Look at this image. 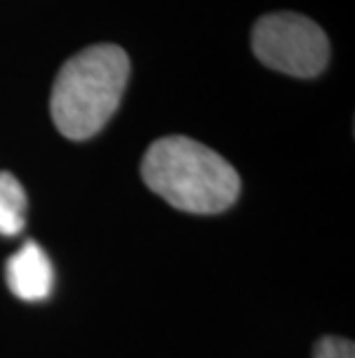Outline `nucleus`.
Listing matches in <instances>:
<instances>
[{
	"instance_id": "f257e3e1",
	"label": "nucleus",
	"mask_w": 355,
	"mask_h": 358,
	"mask_svg": "<svg viewBox=\"0 0 355 358\" xmlns=\"http://www.w3.org/2000/svg\"><path fill=\"white\" fill-rule=\"evenodd\" d=\"M141 178L173 208L194 215L222 213L240 196L238 171L213 148L180 134L150 143Z\"/></svg>"
},
{
	"instance_id": "f03ea898",
	"label": "nucleus",
	"mask_w": 355,
	"mask_h": 358,
	"mask_svg": "<svg viewBox=\"0 0 355 358\" xmlns=\"http://www.w3.org/2000/svg\"><path fill=\"white\" fill-rule=\"evenodd\" d=\"M130 79V56L116 44H93L60 67L51 88V118L72 141L95 136L118 111Z\"/></svg>"
},
{
	"instance_id": "7ed1b4c3",
	"label": "nucleus",
	"mask_w": 355,
	"mask_h": 358,
	"mask_svg": "<svg viewBox=\"0 0 355 358\" xmlns=\"http://www.w3.org/2000/svg\"><path fill=\"white\" fill-rule=\"evenodd\" d=\"M252 51L270 70L312 79L326 70L330 42L312 19L296 12H275L254 24Z\"/></svg>"
},
{
	"instance_id": "20e7f679",
	"label": "nucleus",
	"mask_w": 355,
	"mask_h": 358,
	"mask_svg": "<svg viewBox=\"0 0 355 358\" xmlns=\"http://www.w3.org/2000/svg\"><path fill=\"white\" fill-rule=\"evenodd\" d=\"M5 278L10 292L21 301L35 303L49 299L54 289V266L35 241H28L7 259Z\"/></svg>"
},
{
	"instance_id": "39448f33",
	"label": "nucleus",
	"mask_w": 355,
	"mask_h": 358,
	"mask_svg": "<svg viewBox=\"0 0 355 358\" xmlns=\"http://www.w3.org/2000/svg\"><path fill=\"white\" fill-rule=\"evenodd\" d=\"M28 196L10 171H0V236H17L26 227Z\"/></svg>"
},
{
	"instance_id": "423d86ee",
	"label": "nucleus",
	"mask_w": 355,
	"mask_h": 358,
	"mask_svg": "<svg viewBox=\"0 0 355 358\" xmlns=\"http://www.w3.org/2000/svg\"><path fill=\"white\" fill-rule=\"evenodd\" d=\"M314 358H355V347L346 338H321L314 347Z\"/></svg>"
}]
</instances>
